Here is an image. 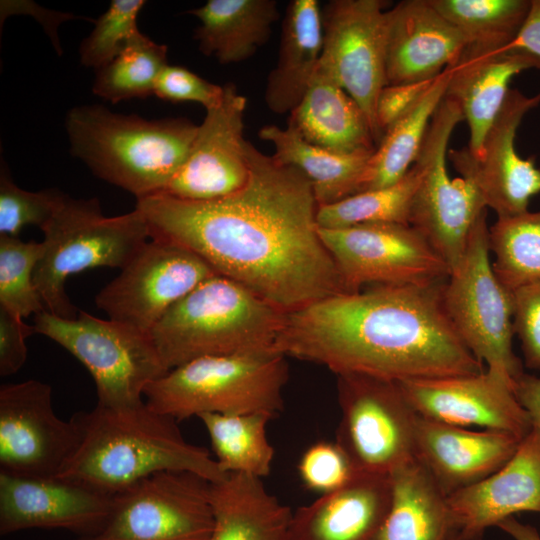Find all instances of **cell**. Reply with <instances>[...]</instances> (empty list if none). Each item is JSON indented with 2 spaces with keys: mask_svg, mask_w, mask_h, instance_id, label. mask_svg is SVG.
<instances>
[{
  "mask_svg": "<svg viewBox=\"0 0 540 540\" xmlns=\"http://www.w3.org/2000/svg\"><path fill=\"white\" fill-rule=\"evenodd\" d=\"M321 53L322 18L318 1H291L282 24L277 64L267 78L268 109L277 114L295 109L317 72Z\"/></svg>",
  "mask_w": 540,
  "mask_h": 540,
  "instance_id": "obj_27",
  "label": "cell"
},
{
  "mask_svg": "<svg viewBox=\"0 0 540 540\" xmlns=\"http://www.w3.org/2000/svg\"><path fill=\"white\" fill-rule=\"evenodd\" d=\"M540 69V60L522 50H490L466 45L451 66L445 97L455 101L467 121V149L479 157L486 134L506 99L508 84L527 69Z\"/></svg>",
  "mask_w": 540,
  "mask_h": 540,
  "instance_id": "obj_25",
  "label": "cell"
},
{
  "mask_svg": "<svg viewBox=\"0 0 540 540\" xmlns=\"http://www.w3.org/2000/svg\"><path fill=\"white\" fill-rule=\"evenodd\" d=\"M71 418L80 440L58 478L114 496L164 471L193 473L210 483L228 476L206 448L184 438L175 419L145 401L122 408L96 405Z\"/></svg>",
  "mask_w": 540,
  "mask_h": 540,
  "instance_id": "obj_3",
  "label": "cell"
},
{
  "mask_svg": "<svg viewBox=\"0 0 540 540\" xmlns=\"http://www.w3.org/2000/svg\"><path fill=\"white\" fill-rule=\"evenodd\" d=\"M297 470L303 485L321 495L340 489L358 473L337 441H318L310 445L301 455Z\"/></svg>",
  "mask_w": 540,
  "mask_h": 540,
  "instance_id": "obj_41",
  "label": "cell"
},
{
  "mask_svg": "<svg viewBox=\"0 0 540 540\" xmlns=\"http://www.w3.org/2000/svg\"><path fill=\"white\" fill-rule=\"evenodd\" d=\"M57 189L31 192L19 188L6 165L0 172V236L18 237L26 225L42 229L55 215L64 198Z\"/></svg>",
  "mask_w": 540,
  "mask_h": 540,
  "instance_id": "obj_40",
  "label": "cell"
},
{
  "mask_svg": "<svg viewBox=\"0 0 540 540\" xmlns=\"http://www.w3.org/2000/svg\"><path fill=\"white\" fill-rule=\"evenodd\" d=\"M259 137L270 142L274 157L300 171L310 182L318 206L359 193L371 153L343 154L306 141L291 126L266 125Z\"/></svg>",
  "mask_w": 540,
  "mask_h": 540,
  "instance_id": "obj_31",
  "label": "cell"
},
{
  "mask_svg": "<svg viewBox=\"0 0 540 540\" xmlns=\"http://www.w3.org/2000/svg\"><path fill=\"white\" fill-rule=\"evenodd\" d=\"M466 38L467 45L507 49L518 34L531 0H429Z\"/></svg>",
  "mask_w": 540,
  "mask_h": 540,
  "instance_id": "obj_34",
  "label": "cell"
},
{
  "mask_svg": "<svg viewBox=\"0 0 540 540\" xmlns=\"http://www.w3.org/2000/svg\"><path fill=\"white\" fill-rule=\"evenodd\" d=\"M507 49L522 50L540 60V0H531L528 14Z\"/></svg>",
  "mask_w": 540,
  "mask_h": 540,
  "instance_id": "obj_46",
  "label": "cell"
},
{
  "mask_svg": "<svg viewBox=\"0 0 540 540\" xmlns=\"http://www.w3.org/2000/svg\"><path fill=\"white\" fill-rule=\"evenodd\" d=\"M286 313L216 274L172 306L149 334L170 370L206 356L277 353Z\"/></svg>",
  "mask_w": 540,
  "mask_h": 540,
  "instance_id": "obj_5",
  "label": "cell"
},
{
  "mask_svg": "<svg viewBox=\"0 0 540 540\" xmlns=\"http://www.w3.org/2000/svg\"><path fill=\"white\" fill-rule=\"evenodd\" d=\"M421 180V170L414 163L395 184L356 193L335 203L317 208L320 228H346L371 223L409 224L413 196Z\"/></svg>",
  "mask_w": 540,
  "mask_h": 540,
  "instance_id": "obj_35",
  "label": "cell"
},
{
  "mask_svg": "<svg viewBox=\"0 0 540 540\" xmlns=\"http://www.w3.org/2000/svg\"><path fill=\"white\" fill-rule=\"evenodd\" d=\"M490 253L485 210L471 229L460 263L449 274L444 305L456 332L475 358L514 384L524 371L513 350L512 291L496 276Z\"/></svg>",
  "mask_w": 540,
  "mask_h": 540,
  "instance_id": "obj_9",
  "label": "cell"
},
{
  "mask_svg": "<svg viewBox=\"0 0 540 540\" xmlns=\"http://www.w3.org/2000/svg\"><path fill=\"white\" fill-rule=\"evenodd\" d=\"M497 526L515 540H540V535L534 527L520 523L513 517L501 521Z\"/></svg>",
  "mask_w": 540,
  "mask_h": 540,
  "instance_id": "obj_48",
  "label": "cell"
},
{
  "mask_svg": "<svg viewBox=\"0 0 540 540\" xmlns=\"http://www.w3.org/2000/svg\"><path fill=\"white\" fill-rule=\"evenodd\" d=\"M143 0H113L108 9L94 21L92 32L80 45V61L96 70L112 61L141 32L138 15Z\"/></svg>",
  "mask_w": 540,
  "mask_h": 540,
  "instance_id": "obj_39",
  "label": "cell"
},
{
  "mask_svg": "<svg viewBox=\"0 0 540 540\" xmlns=\"http://www.w3.org/2000/svg\"><path fill=\"white\" fill-rule=\"evenodd\" d=\"M205 427L220 469L264 478L272 469L274 448L267 437L273 418L267 413L222 415L207 413L198 417Z\"/></svg>",
  "mask_w": 540,
  "mask_h": 540,
  "instance_id": "obj_33",
  "label": "cell"
},
{
  "mask_svg": "<svg viewBox=\"0 0 540 540\" xmlns=\"http://www.w3.org/2000/svg\"><path fill=\"white\" fill-rule=\"evenodd\" d=\"M221 101L206 110L189 153L164 194L186 201H210L241 189L248 180V141L243 137L247 99L232 83Z\"/></svg>",
  "mask_w": 540,
  "mask_h": 540,
  "instance_id": "obj_18",
  "label": "cell"
},
{
  "mask_svg": "<svg viewBox=\"0 0 540 540\" xmlns=\"http://www.w3.org/2000/svg\"><path fill=\"white\" fill-rule=\"evenodd\" d=\"M213 529L209 540H290L292 512L262 479L230 473L210 484Z\"/></svg>",
  "mask_w": 540,
  "mask_h": 540,
  "instance_id": "obj_28",
  "label": "cell"
},
{
  "mask_svg": "<svg viewBox=\"0 0 540 540\" xmlns=\"http://www.w3.org/2000/svg\"><path fill=\"white\" fill-rule=\"evenodd\" d=\"M216 274L190 249L151 237L95 303L109 319L150 333L172 306Z\"/></svg>",
  "mask_w": 540,
  "mask_h": 540,
  "instance_id": "obj_14",
  "label": "cell"
},
{
  "mask_svg": "<svg viewBox=\"0 0 540 540\" xmlns=\"http://www.w3.org/2000/svg\"><path fill=\"white\" fill-rule=\"evenodd\" d=\"M288 379L280 353L206 356L170 369L148 385L146 404L176 421L213 413H267L284 408Z\"/></svg>",
  "mask_w": 540,
  "mask_h": 540,
  "instance_id": "obj_6",
  "label": "cell"
},
{
  "mask_svg": "<svg viewBox=\"0 0 540 540\" xmlns=\"http://www.w3.org/2000/svg\"><path fill=\"white\" fill-rule=\"evenodd\" d=\"M463 120L459 105L444 97L414 162L421 170V180L409 214V225L423 235L450 272L460 263L471 229L487 208L470 180L452 179L447 171L448 143Z\"/></svg>",
  "mask_w": 540,
  "mask_h": 540,
  "instance_id": "obj_10",
  "label": "cell"
},
{
  "mask_svg": "<svg viewBox=\"0 0 540 540\" xmlns=\"http://www.w3.org/2000/svg\"><path fill=\"white\" fill-rule=\"evenodd\" d=\"M513 391L527 412L532 428L540 431V377L523 372L514 380Z\"/></svg>",
  "mask_w": 540,
  "mask_h": 540,
  "instance_id": "obj_47",
  "label": "cell"
},
{
  "mask_svg": "<svg viewBox=\"0 0 540 540\" xmlns=\"http://www.w3.org/2000/svg\"><path fill=\"white\" fill-rule=\"evenodd\" d=\"M288 125L309 143L338 153H371L377 146L361 107L320 67Z\"/></svg>",
  "mask_w": 540,
  "mask_h": 540,
  "instance_id": "obj_26",
  "label": "cell"
},
{
  "mask_svg": "<svg viewBox=\"0 0 540 540\" xmlns=\"http://www.w3.org/2000/svg\"><path fill=\"white\" fill-rule=\"evenodd\" d=\"M457 540L484 532L519 512L540 513V431L532 428L497 471L447 497Z\"/></svg>",
  "mask_w": 540,
  "mask_h": 540,
  "instance_id": "obj_21",
  "label": "cell"
},
{
  "mask_svg": "<svg viewBox=\"0 0 540 540\" xmlns=\"http://www.w3.org/2000/svg\"><path fill=\"white\" fill-rule=\"evenodd\" d=\"M79 429L53 407L49 384L29 379L0 387V472L54 478L76 451Z\"/></svg>",
  "mask_w": 540,
  "mask_h": 540,
  "instance_id": "obj_16",
  "label": "cell"
},
{
  "mask_svg": "<svg viewBox=\"0 0 540 540\" xmlns=\"http://www.w3.org/2000/svg\"><path fill=\"white\" fill-rule=\"evenodd\" d=\"M113 496L80 483L0 472V534L28 529H63L78 537L99 531L107 521Z\"/></svg>",
  "mask_w": 540,
  "mask_h": 540,
  "instance_id": "obj_20",
  "label": "cell"
},
{
  "mask_svg": "<svg viewBox=\"0 0 540 540\" xmlns=\"http://www.w3.org/2000/svg\"><path fill=\"white\" fill-rule=\"evenodd\" d=\"M167 64V46L141 33L96 70L93 93L111 103L146 98L154 93L158 76Z\"/></svg>",
  "mask_w": 540,
  "mask_h": 540,
  "instance_id": "obj_37",
  "label": "cell"
},
{
  "mask_svg": "<svg viewBox=\"0 0 540 540\" xmlns=\"http://www.w3.org/2000/svg\"><path fill=\"white\" fill-rule=\"evenodd\" d=\"M385 6L382 0H331L321 9L319 67L361 107L377 145L382 135L376 122V104L387 85Z\"/></svg>",
  "mask_w": 540,
  "mask_h": 540,
  "instance_id": "obj_15",
  "label": "cell"
},
{
  "mask_svg": "<svg viewBox=\"0 0 540 540\" xmlns=\"http://www.w3.org/2000/svg\"><path fill=\"white\" fill-rule=\"evenodd\" d=\"M188 13L200 21L194 33L199 50L222 64L250 58L279 17L274 0H209Z\"/></svg>",
  "mask_w": 540,
  "mask_h": 540,
  "instance_id": "obj_29",
  "label": "cell"
},
{
  "mask_svg": "<svg viewBox=\"0 0 540 540\" xmlns=\"http://www.w3.org/2000/svg\"><path fill=\"white\" fill-rule=\"evenodd\" d=\"M348 293L363 285L421 284L446 280L450 270L423 235L409 224L371 223L318 227Z\"/></svg>",
  "mask_w": 540,
  "mask_h": 540,
  "instance_id": "obj_13",
  "label": "cell"
},
{
  "mask_svg": "<svg viewBox=\"0 0 540 540\" xmlns=\"http://www.w3.org/2000/svg\"><path fill=\"white\" fill-rule=\"evenodd\" d=\"M493 270L509 290L540 280V210L497 218L489 227Z\"/></svg>",
  "mask_w": 540,
  "mask_h": 540,
  "instance_id": "obj_36",
  "label": "cell"
},
{
  "mask_svg": "<svg viewBox=\"0 0 540 540\" xmlns=\"http://www.w3.org/2000/svg\"><path fill=\"white\" fill-rule=\"evenodd\" d=\"M397 383L421 417L506 432L520 439L532 429L527 412L514 394V384L494 371Z\"/></svg>",
  "mask_w": 540,
  "mask_h": 540,
  "instance_id": "obj_19",
  "label": "cell"
},
{
  "mask_svg": "<svg viewBox=\"0 0 540 540\" xmlns=\"http://www.w3.org/2000/svg\"><path fill=\"white\" fill-rule=\"evenodd\" d=\"M210 484L189 472L153 474L115 494L103 527L76 540H209Z\"/></svg>",
  "mask_w": 540,
  "mask_h": 540,
  "instance_id": "obj_12",
  "label": "cell"
},
{
  "mask_svg": "<svg viewBox=\"0 0 540 540\" xmlns=\"http://www.w3.org/2000/svg\"><path fill=\"white\" fill-rule=\"evenodd\" d=\"M42 252V242L0 236V307L23 319L45 310L33 279Z\"/></svg>",
  "mask_w": 540,
  "mask_h": 540,
  "instance_id": "obj_38",
  "label": "cell"
},
{
  "mask_svg": "<svg viewBox=\"0 0 540 540\" xmlns=\"http://www.w3.org/2000/svg\"><path fill=\"white\" fill-rule=\"evenodd\" d=\"M41 230L43 252L34 284L45 310L61 318L76 317L65 290L71 275L97 267L122 269L151 238L147 221L137 208L106 217L96 198L69 196Z\"/></svg>",
  "mask_w": 540,
  "mask_h": 540,
  "instance_id": "obj_7",
  "label": "cell"
},
{
  "mask_svg": "<svg viewBox=\"0 0 540 540\" xmlns=\"http://www.w3.org/2000/svg\"><path fill=\"white\" fill-rule=\"evenodd\" d=\"M539 103L540 93L527 97L510 89L479 157H473L467 147L448 151L454 168L476 186L497 218L528 211L531 198L540 193V169L535 158H522L515 149V136L524 115Z\"/></svg>",
  "mask_w": 540,
  "mask_h": 540,
  "instance_id": "obj_17",
  "label": "cell"
},
{
  "mask_svg": "<svg viewBox=\"0 0 540 540\" xmlns=\"http://www.w3.org/2000/svg\"><path fill=\"white\" fill-rule=\"evenodd\" d=\"M464 35L429 0H404L387 10V85L430 81L452 66Z\"/></svg>",
  "mask_w": 540,
  "mask_h": 540,
  "instance_id": "obj_23",
  "label": "cell"
},
{
  "mask_svg": "<svg viewBox=\"0 0 540 540\" xmlns=\"http://www.w3.org/2000/svg\"><path fill=\"white\" fill-rule=\"evenodd\" d=\"M223 93V86L211 83L185 67L167 64L158 76L153 94L172 103H199L207 110L221 101Z\"/></svg>",
  "mask_w": 540,
  "mask_h": 540,
  "instance_id": "obj_43",
  "label": "cell"
},
{
  "mask_svg": "<svg viewBox=\"0 0 540 540\" xmlns=\"http://www.w3.org/2000/svg\"><path fill=\"white\" fill-rule=\"evenodd\" d=\"M451 66L438 75L414 104L383 135L371 155L360 192L391 186L414 164L431 119L445 97Z\"/></svg>",
  "mask_w": 540,
  "mask_h": 540,
  "instance_id": "obj_32",
  "label": "cell"
},
{
  "mask_svg": "<svg viewBox=\"0 0 540 540\" xmlns=\"http://www.w3.org/2000/svg\"><path fill=\"white\" fill-rule=\"evenodd\" d=\"M521 440L506 432L473 431L419 415L415 422V458L447 497L500 469Z\"/></svg>",
  "mask_w": 540,
  "mask_h": 540,
  "instance_id": "obj_22",
  "label": "cell"
},
{
  "mask_svg": "<svg viewBox=\"0 0 540 540\" xmlns=\"http://www.w3.org/2000/svg\"><path fill=\"white\" fill-rule=\"evenodd\" d=\"M65 126L72 154L137 199L165 188L186 160L198 129L185 118L146 120L101 105L72 108Z\"/></svg>",
  "mask_w": 540,
  "mask_h": 540,
  "instance_id": "obj_4",
  "label": "cell"
},
{
  "mask_svg": "<svg viewBox=\"0 0 540 540\" xmlns=\"http://www.w3.org/2000/svg\"><path fill=\"white\" fill-rule=\"evenodd\" d=\"M247 155L248 180L233 194L210 201L164 194L137 199L151 237L190 249L217 274L284 312L348 293L320 238L310 182L249 141Z\"/></svg>",
  "mask_w": 540,
  "mask_h": 540,
  "instance_id": "obj_1",
  "label": "cell"
},
{
  "mask_svg": "<svg viewBox=\"0 0 540 540\" xmlns=\"http://www.w3.org/2000/svg\"><path fill=\"white\" fill-rule=\"evenodd\" d=\"M433 80L386 85L382 89L376 104V122L382 137L400 117L414 106Z\"/></svg>",
  "mask_w": 540,
  "mask_h": 540,
  "instance_id": "obj_45",
  "label": "cell"
},
{
  "mask_svg": "<svg viewBox=\"0 0 540 540\" xmlns=\"http://www.w3.org/2000/svg\"><path fill=\"white\" fill-rule=\"evenodd\" d=\"M391 478L358 472L338 490L292 513L290 540H378L391 503Z\"/></svg>",
  "mask_w": 540,
  "mask_h": 540,
  "instance_id": "obj_24",
  "label": "cell"
},
{
  "mask_svg": "<svg viewBox=\"0 0 540 540\" xmlns=\"http://www.w3.org/2000/svg\"><path fill=\"white\" fill-rule=\"evenodd\" d=\"M446 281L375 285L287 312L275 350L393 382L480 373L446 312Z\"/></svg>",
  "mask_w": 540,
  "mask_h": 540,
  "instance_id": "obj_2",
  "label": "cell"
},
{
  "mask_svg": "<svg viewBox=\"0 0 540 540\" xmlns=\"http://www.w3.org/2000/svg\"><path fill=\"white\" fill-rule=\"evenodd\" d=\"M33 327L87 368L102 407L143 403L148 385L169 371L149 333L109 318L83 310L74 318H61L44 310L35 315Z\"/></svg>",
  "mask_w": 540,
  "mask_h": 540,
  "instance_id": "obj_8",
  "label": "cell"
},
{
  "mask_svg": "<svg viewBox=\"0 0 540 540\" xmlns=\"http://www.w3.org/2000/svg\"><path fill=\"white\" fill-rule=\"evenodd\" d=\"M390 478L391 503L378 540H457L447 496L416 459Z\"/></svg>",
  "mask_w": 540,
  "mask_h": 540,
  "instance_id": "obj_30",
  "label": "cell"
},
{
  "mask_svg": "<svg viewBox=\"0 0 540 540\" xmlns=\"http://www.w3.org/2000/svg\"><path fill=\"white\" fill-rule=\"evenodd\" d=\"M35 333L34 327L0 307V375L18 372L27 360L26 338Z\"/></svg>",
  "mask_w": 540,
  "mask_h": 540,
  "instance_id": "obj_44",
  "label": "cell"
},
{
  "mask_svg": "<svg viewBox=\"0 0 540 540\" xmlns=\"http://www.w3.org/2000/svg\"><path fill=\"white\" fill-rule=\"evenodd\" d=\"M513 331L521 343L525 365L540 370V280L512 290Z\"/></svg>",
  "mask_w": 540,
  "mask_h": 540,
  "instance_id": "obj_42",
  "label": "cell"
},
{
  "mask_svg": "<svg viewBox=\"0 0 540 540\" xmlns=\"http://www.w3.org/2000/svg\"><path fill=\"white\" fill-rule=\"evenodd\" d=\"M341 412L336 441L358 472L390 477L415 460L417 414L399 384L360 374L337 375Z\"/></svg>",
  "mask_w": 540,
  "mask_h": 540,
  "instance_id": "obj_11",
  "label": "cell"
}]
</instances>
